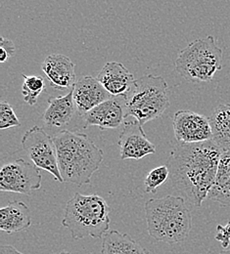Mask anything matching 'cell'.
Segmentation results:
<instances>
[{
  "label": "cell",
  "mask_w": 230,
  "mask_h": 254,
  "mask_svg": "<svg viewBox=\"0 0 230 254\" xmlns=\"http://www.w3.org/2000/svg\"><path fill=\"white\" fill-rule=\"evenodd\" d=\"M223 150L213 141L181 144L167 161L169 181L191 204L200 207L212 189Z\"/></svg>",
  "instance_id": "obj_1"
},
{
  "label": "cell",
  "mask_w": 230,
  "mask_h": 254,
  "mask_svg": "<svg viewBox=\"0 0 230 254\" xmlns=\"http://www.w3.org/2000/svg\"><path fill=\"white\" fill-rule=\"evenodd\" d=\"M60 173L64 182L78 187L89 184L103 162L104 154L83 133L61 130L53 136Z\"/></svg>",
  "instance_id": "obj_2"
},
{
  "label": "cell",
  "mask_w": 230,
  "mask_h": 254,
  "mask_svg": "<svg viewBox=\"0 0 230 254\" xmlns=\"http://www.w3.org/2000/svg\"><path fill=\"white\" fill-rule=\"evenodd\" d=\"M145 216L149 236L168 245L185 242L192 228L191 211L183 196L148 199Z\"/></svg>",
  "instance_id": "obj_3"
},
{
  "label": "cell",
  "mask_w": 230,
  "mask_h": 254,
  "mask_svg": "<svg viewBox=\"0 0 230 254\" xmlns=\"http://www.w3.org/2000/svg\"><path fill=\"white\" fill-rule=\"evenodd\" d=\"M110 211L103 197L76 192L67 202L62 226L70 231L74 240L101 239L110 229Z\"/></svg>",
  "instance_id": "obj_4"
},
{
  "label": "cell",
  "mask_w": 230,
  "mask_h": 254,
  "mask_svg": "<svg viewBox=\"0 0 230 254\" xmlns=\"http://www.w3.org/2000/svg\"><path fill=\"white\" fill-rule=\"evenodd\" d=\"M223 50L215 38L208 35L195 39L179 51L175 60L176 71L190 82H209L223 68Z\"/></svg>",
  "instance_id": "obj_5"
},
{
  "label": "cell",
  "mask_w": 230,
  "mask_h": 254,
  "mask_svg": "<svg viewBox=\"0 0 230 254\" xmlns=\"http://www.w3.org/2000/svg\"><path fill=\"white\" fill-rule=\"evenodd\" d=\"M167 90L163 76L146 74L136 79L126 96L129 117H133L142 127L161 117L169 107Z\"/></svg>",
  "instance_id": "obj_6"
},
{
  "label": "cell",
  "mask_w": 230,
  "mask_h": 254,
  "mask_svg": "<svg viewBox=\"0 0 230 254\" xmlns=\"http://www.w3.org/2000/svg\"><path fill=\"white\" fill-rule=\"evenodd\" d=\"M21 142L33 164L41 170L48 171L56 181L64 182L58 165L53 137L48 135L43 128L35 126L25 132Z\"/></svg>",
  "instance_id": "obj_7"
},
{
  "label": "cell",
  "mask_w": 230,
  "mask_h": 254,
  "mask_svg": "<svg viewBox=\"0 0 230 254\" xmlns=\"http://www.w3.org/2000/svg\"><path fill=\"white\" fill-rule=\"evenodd\" d=\"M40 169L24 159L5 163L0 170V190L30 195L41 188Z\"/></svg>",
  "instance_id": "obj_8"
},
{
  "label": "cell",
  "mask_w": 230,
  "mask_h": 254,
  "mask_svg": "<svg viewBox=\"0 0 230 254\" xmlns=\"http://www.w3.org/2000/svg\"><path fill=\"white\" fill-rule=\"evenodd\" d=\"M173 132L175 139L181 144H193L213 139L210 118L188 110L174 114Z\"/></svg>",
  "instance_id": "obj_9"
},
{
  "label": "cell",
  "mask_w": 230,
  "mask_h": 254,
  "mask_svg": "<svg viewBox=\"0 0 230 254\" xmlns=\"http://www.w3.org/2000/svg\"><path fill=\"white\" fill-rule=\"evenodd\" d=\"M128 117L126 96H113L90 110L82 118L85 127H97L101 130H107L125 125Z\"/></svg>",
  "instance_id": "obj_10"
},
{
  "label": "cell",
  "mask_w": 230,
  "mask_h": 254,
  "mask_svg": "<svg viewBox=\"0 0 230 254\" xmlns=\"http://www.w3.org/2000/svg\"><path fill=\"white\" fill-rule=\"evenodd\" d=\"M118 145L121 151V159H143L148 155L156 153V146L149 141L142 126L137 122H127L120 134Z\"/></svg>",
  "instance_id": "obj_11"
},
{
  "label": "cell",
  "mask_w": 230,
  "mask_h": 254,
  "mask_svg": "<svg viewBox=\"0 0 230 254\" xmlns=\"http://www.w3.org/2000/svg\"><path fill=\"white\" fill-rule=\"evenodd\" d=\"M72 90L77 111L81 117L113 97L105 90L97 78L89 75L78 79Z\"/></svg>",
  "instance_id": "obj_12"
},
{
  "label": "cell",
  "mask_w": 230,
  "mask_h": 254,
  "mask_svg": "<svg viewBox=\"0 0 230 254\" xmlns=\"http://www.w3.org/2000/svg\"><path fill=\"white\" fill-rule=\"evenodd\" d=\"M50 85L58 90L73 88L76 81V64L63 54H52L41 64Z\"/></svg>",
  "instance_id": "obj_13"
},
{
  "label": "cell",
  "mask_w": 230,
  "mask_h": 254,
  "mask_svg": "<svg viewBox=\"0 0 230 254\" xmlns=\"http://www.w3.org/2000/svg\"><path fill=\"white\" fill-rule=\"evenodd\" d=\"M97 80L111 96H127L134 84L132 72L119 62H109L99 71Z\"/></svg>",
  "instance_id": "obj_14"
},
{
  "label": "cell",
  "mask_w": 230,
  "mask_h": 254,
  "mask_svg": "<svg viewBox=\"0 0 230 254\" xmlns=\"http://www.w3.org/2000/svg\"><path fill=\"white\" fill-rule=\"evenodd\" d=\"M48 107L45 110L42 120L46 127L62 128L73 120L77 108L74 102L73 90L68 94L59 97H50L47 101Z\"/></svg>",
  "instance_id": "obj_15"
},
{
  "label": "cell",
  "mask_w": 230,
  "mask_h": 254,
  "mask_svg": "<svg viewBox=\"0 0 230 254\" xmlns=\"http://www.w3.org/2000/svg\"><path fill=\"white\" fill-rule=\"evenodd\" d=\"M32 225V213L28 205L14 200L0 209V229L7 234L27 230Z\"/></svg>",
  "instance_id": "obj_16"
},
{
  "label": "cell",
  "mask_w": 230,
  "mask_h": 254,
  "mask_svg": "<svg viewBox=\"0 0 230 254\" xmlns=\"http://www.w3.org/2000/svg\"><path fill=\"white\" fill-rule=\"evenodd\" d=\"M102 254H150L128 234L112 230L102 238Z\"/></svg>",
  "instance_id": "obj_17"
},
{
  "label": "cell",
  "mask_w": 230,
  "mask_h": 254,
  "mask_svg": "<svg viewBox=\"0 0 230 254\" xmlns=\"http://www.w3.org/2000/svg\"><path fill=\"white\" fill-rule=\"evenodd\" d=\"M208 199H212L224 207H230V151L223 152Z\"/></svg>",
  "instance_id": "obj_18"
},
{
  "label": "cell",
  "mask_w": 230,
  "mask_h": 254,
  "mask_svg": "<svg viewBox=\"0 0 230 254\" xmlns=\"http://www.w3.org/2000/svg\"><path fill=\"white\" fill-rule=\"evenodd\" d=\"M210 122L213 131V141L225 152L230 151V104L218 106Z\"/></svg>",
  "instance_id": "obj_19"
},
{
  "label": "cell",
  "mask_w": 230,
  "mask_h": 254,
  "mask_svg": "<svg viewBox=\"0 0 230 254\" xmlns=\"http://www.w3.org/2000/svg\"><path fill=\"white\" fill-rule=\"evenodd\" d=\"M24 82L22 85V95L24 101L33 106L36 104L38 97L45 88V81L42 76L39 75H26L22 74Z\"/></svg>",
  "instance_id": "obj_20"
},
{
  "label": "cell",
  "mask_w": 230,
  "mask_h": 254,
  "mask_svg": "<svg viewBox=\"0 0 230 254\" xmlns=\"http://www.w3.org/2000/svg\"><path fill=\"white\" fill-rule=\"evenodd\" d=\"M169 178V169L167 165H161L153 168L149 171L144 179L145 191L148 193H153L162 186L164 182Z\"/></svg>",
  "instance_id": "obj_21"
},
{
  "label": "cell",
  "mask_w": 230,
  "mask_h": 254,
  "mask_svg": "<svg viewBox=\"0 0 230 254\" xmlns=\"http://www.w3.org/2000/svg\"><path fill=\"white\" fill-rule=\"evenodd\" d=\"M20 121L12 106L7 102L0 104V129L5 130L11 127H19Z\"/></svg>",
  "instance_id": "obj_22"
},
{
  "label": "cell",
  "mask_w": 230,
  "mask_h": 254,
  "mask_svg": "<svg viewBox=\"0 0 230 254\" xmlns=\"http://www.w3.org/2000/svg\"><path fill=\"white\" fill-rule=\"evenodd\" d=\"M16 52V48L14 43L9 40L6 39L5 37L1 36L0 38V62L1 63H5L9 58H11L12 56L15 55Z\"/></svg>",
  "instance_id": "obj_23"
},
{
  "label": "cell",
  "mask_w": 230,
  "mask_h": 254,
  "mask_svg": "<svg viewBox=\"0 0 230 254\" xmlns=\"http://www.w3.org/2000/svg\"><path fill=\"white\" fill-rule=\"evenodd\" d=\"M217 235L216 240L221 243L222 247L225 250H228L230 245V222L228 223L226 226L219 225L217 227Z\"/></svg>",
  "instance_id": "obj_24"
},
{
  "label": "cell",
  "mask_w": 230,
  "mask_h": 254,
  "mask_svg": "<svg viewBox=\"0 0 230 254\" xmlns=\"http://www.w3.org/2000/svg\"><path fill=\"white\" fill-rule=\"evenodd\" d=\"M0 254H24L20 253L13 246H2L0 250Z\"/></svg>",
  "instance_id": "obj_25"
},
{
  "label": "cell",
  "mask_w": 230,
  "mask_h": 254,
  "mask_svg": "<svg viewBox=\"0 0 230 254\" xmlns=\"http://www.w3.org/2000/svg\"><path fill=\"white\" fill-rule=\"evenodd\" d=\"M230 254V249H228V250H225V251H223V252H221L220 254Z\"/></svg>",
  "instance_id": "obj_26"
},
{
  "label": "cell",
  "mask_w": 230,
  "mask_h": 254,
  "mask_svg": "<svg viewBox=\"0 0 230 254\" xmlns=\"http://www.w3.org/2000/svg\"><path fill=\"white\" fill-rule=\"evenodd\" d=\"M70 254V253H68V252H62V253H61V254Z\"/></svg>",
  "instance_id": "obj_27"
}]
</instances>
